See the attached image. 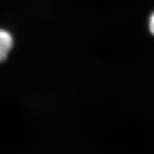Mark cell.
Returning <instances> with one entry per match:
<instances>
[{
  "instance_id": "obj_2",
  "label": "cell",
  "mask_w": 154,
  "mask_h": 154,
  "mask_svg": "<svg viewBox=\"0 0 154 154\" xmlns=\"http://www.w3.org/2000/svg\"><path fill=\"white\" fill-rule=\"evenodd\" d=\"M149 29L152 35H154V12L150 15L149 19Z\"/></svg>"
},
{
  "instance_id": "obj_1",
  "label": "cell",
  "mask_w": 154,
  "mask_h": 154,
  "mask_svg": "<svg viewBox=\"0 0 154 154\" xmlns=\"http://www.w3.org/2000/svg\"><path fill=\"white\" fill-rule=\"evenodd\" d=\"M14 38L8 31L0 29V64L5 61L14 47Z\"/></svg>"
}]
</instances>
